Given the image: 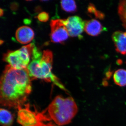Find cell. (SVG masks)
Returning a JSON list of instances; mask_svg holds the SVG:
<instances>
[{"label": "cell", "instance_id": "cell-7", "mask_svg": "<svg viewBox=\"0 0 126 126\" xmlns=\"http://www.w3.org/2000/svg\"><path fill=\"white\" fill-rule=\"evenodd\" d=\"M50 39L54 43H62L69 36L67 30L62 19L52 20L50 23Z\"/></svg>", "mask_w": 126, "mask_h": 126}, {"label": "cell", "instance_id": "cell-10", "mask_svg": "<svg viewBox=\"0 0 126 126\" xmlns=\"http://www.w3.org/2000/svg\"><path fill=\"white\" fill-rule=\"evenodd\" d=\"M103 30L101 24L95 19H92L85 22L84 31L90 36H98L103 31Z\"/></svg>", "mask_w": 126, "mask_h": 126}, {"label": "cell", "instance_id": "cell-11", "mask_svg": "<svg viewBox=\"0 0 126 126\" xmlns=\"http://www.w3.org/2000/svg\"><path fill=\"white\" fill-rule=\"evenodd\" d=\"M14 121V116L10 112L5 109H0V122L1 126H12Z\"/></svg>", "mask_w": 126, "mask_h": 126}, {"label": "cell", "instance_id": "cell-3", "mask_svg": "<svg viewBox=\"0 0 126 126\" xmlns=\"http://www.w3.org/2000/svg\"><path fill=\"white\" fill-rule=\"evenodd\" d=\"M78 110L77 104L72 97L65 98L61 96L55 97L47 109L50 118L59 126L70 123Z\"/></svg>", "mask_w": 126, "mask_h": 126}, {"label": "cell", "instance_id": "cell-8", "mask_svg": "<svg viewBox=\"0 0 126 126\" xmlns=\"http://www.w3.org/2000/svg\"><path fill=\"white\" fill-rule=\"evenodd\" d=\"M34 36L33 31L28 26H21L16 32V39L21 44H25L30 43L33 40Z\"/></svg>", "mask_w": 126, "mask_h": 126}, {"label": "cell", "instance_id": "cell-4", "mask_svg": "<svg viewBox=\"0 0 126 126\" xmlns=\"http://www.w3.org/2000/svg\"><path fill=\"white\" fill-rule=\"evenodd\" d=\"M35 45L32 43L17 50L8 51L4 55L3 60L16 69L26 68L30 64Z\"/></svg>", "mask_w": 126, "mask_h": 126}, {"label": "cell", "instance_id": "cell-2", "mask_svg": "<svg viewBox=\"0 0 126 126\" xmlns=\"http://www.w3.org/2000/svg\"><path fill=\"white\" fill-rule=\"evenodd\" d=\"M31 60L27 68L32 78L51 82L62 90L67 91L59 79L52 73L53 54L51 51L47 50L42 53L36 48L32 53Z\"/></svg>", "mask_w": 126, "mask_h": 126}, {"label": "cell", "instance_id": "cell-13", "mask_svg": "<svg viewBox=\"0 0 126 126\" xmlns=\"http://www.w3.org/2000/svg\"><path fill=\"white\" fill-rule=\"evenodd\" d=\"M61 5L62 9L67 12L74 13L77 11V5L74 0H64L61 1Z\"/></svg>", "mask_w": 126, "mask_h": 126}, {"label": "cell", "instance_id": "cell-6", "mask_svg": "<svg viewBox=\"0 0 126 126\" xmlns=\"http://www.w3.org/2000/svg\"><path fill=\"white\" fill-rule=\"evenodd\" d=\"M67 30L69 36L81 38V34L84 30L85 22L78 16H69L67 19H62Z\"/></svg>", "mask_w": 126, "mask_h": 126}, {"label": "cell", "instance_id": "cell-5", "mask_svg": "<svg viewBox=\"0 0 126 126\" xmlns=\"http://www.w3.org/2000/svg\"><path fill=\"white\" fill-rule=\"evenodd\" d=\"M17 122L23 126H40L42 115L37 114L30 108L29 104L18 109Z\"/></svg>", "mask_w": 126, "mask_h": 126}, {"label": "cell", "instance_id": "cell-1", "mask_svg": "<svg viewBox=\"0 0 126 126\" xmlns=\"http://www.w3.org/2000/svg\"><path fill=\"white\" fill-rule=\"evenodd\" d=\"M32 79L27 68L16 69L6 65L0 82L1 105L18 109L22 107L31 92Z\"/></svg>", "mask_w": 126, "mask_h": 126}, {"label": "cell", "instance_id": "cell-15", "mask_svg": "<svg viewBox=\"0 0 126 126\" xmlns=\"http://www.w3.org/2000/svg\"><path fill=\"white\" fill-rule=\"evenodd\" d=\"M88 11L90 14H93L96 18L100 19H103L104 18V15L101 11L97 10L94 5L90 4L88 7Z\"/></svg>", "mask_w": 126, "mask_h": 126}, {"label": "cell", "instance_id": "cell-9", "mask_svg": "<svg viewBox=\"0 0 126 126\" xmlns=\"http://www.w3.org/2000/svg\"><path fill=\"white\" fill-rule=\"evenodd\" d=\"M112 39L117 52L123 55L126 54V32H115L113 34Z\"/></svg>", "mask_w": 126, "mask_h": 126}, {"label": "cell", "instance_id": "cell-14", "mask_svg": "<svg viewBox=\"0 0 126 126\" xmlns=\"http://www.w3.org/2000/svg\"><path fill=\"white\" fill-rule=\"evenodd\" d=\"M118 13L123 26L126 30V0L121 1L119 2Z\"/></svg>", "mask_w": 126, "mask_h": 126}, {"label": "cell", "instance_id": "cell-16", "mask_svg": "<svg viewBox=\"0 0 126 126\" xmlns=\"http://www.w3.org/2000/svg\"><path fill=\"white\" fill-rule=\"evenodd\" d=\"M38 18L40 21L45 22L48 19V16L47 13L44 12L40 14L38 16Z\"/></svg>", "mask_w": 126, "mask_h": 126}, {"label": "cell", "instance_id": "cell-12", "mask_svg": "<svg viewBox=\"0 0 126 126\" xmlns=\"http://www.w3.org/2000/svg\"><path fill=\"white\" fill-rule=\"evenodd\" d=\"M114 82L119 87L126 86V70L120 69L117 70L113 76Z\"/></svg>", "mask_w": 126, "mask_h": 126}]
</instances>
